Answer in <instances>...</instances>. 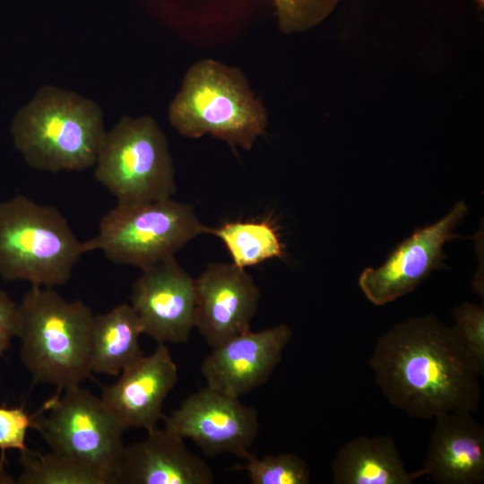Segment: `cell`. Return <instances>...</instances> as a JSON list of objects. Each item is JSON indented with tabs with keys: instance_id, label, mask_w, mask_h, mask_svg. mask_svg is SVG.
<instances>
[{
	"instance_id": "6da1fadb",
	"label": "cell",
	"mask_w": 484,
	"mask_h": 484,
	"mask_svg": "<svg viewBox=\"0 0 484 484\" xmlns=\"http://www.w3.org/2000/svg\"><path fill=\"white\" fill-rule=\"evenodd\" d=\"M369 364L387 401L412 419L479 410L484 371L454 325L434 315L393 324L378 337Z\"/></svg>"
},
{
	"instance_id": "7a4b0ae2",
	"label": "cell",
	"mask_w": 484,
	"mask_h": 484,
	"mask_svg": "<svg viewBox=\"0 0 484 484\" xmlns=\"http://www.w3.org/2000/svg\"><path fill=\"white\" fill-rule=\"evenodd\" d=\"M94 315L81 300L69 301L52 288L31 285L17 305L15 337L21 359L38 383L61 393L91 373Z\"/></svg>"
},
{
	"instance_id": "3957f363",
	"label": "cell",
	"mask_w": 484,
	"mask_h": 484,
	"mask_svg": "<svg viewBox=\"0 0 484 484\" xmlns=\"http://www.w3.org/2000/svg\"><path fill=\"white\" fill-rule=\"evenodd\" d=\"M106 132L96 102L52 85L39 89L11 126L27 164L50 172L93 167Z\"/></svg>"
},
{
	"instance_id": "277c9868",
	"label": "cell",
	"mask_w": 484,
	"mask_h": 484,
	"mask_svg": "<svg viewBox=\"0 0 484 484\" xmlns=\"http://www.w3.org/2000/svg\"><path fill=\"white\" fill-rule=\"evenodd\" d=\"M168 116L181 135L210 134L234 150H250L268 125L266 109L244 74L213 59L197 61L187 70Z\"/></svg>"
},
{
	"instance_id": "5b68a950",
	"label": "cell",
	"mask_w": 484,
	"mask_h": 484,
	"mask_svg": "<svg viewBox=\"0 0 484 484\" xmlns=\"http://www.w3.org/2000/svg\"><path fill=\"white\" fill-rule=\"evenodd\" d=\"M87 253L55 207L25 195L0 202V277L52 288L71 278Z\"/></svg>"
},
{
	"instance_id": "8992f818",
	"label": "cell",
	"mask_w": 484,
	"mask_h": 484,
	"mask_svg": "<svg viewBox=\"0 0 484 484\" xmlns=\"http://www.w3.org/2000/svg\"><path fill=\"white\" fill-rule=\"evenodd\" d=\"M208 227L191 205L172 197L117 203L101 218L97 235L84 242L86 252L99 250L117 264L144 269L175 255Z\"/></svg>"
},
{
	"instance_id": "52a82bcc",
	"label": "cell",
	"mask_w": 484,
	"mask_h": 484,
	"mask_svg": "<svg viewBox=\"0 0 484 484\" xmlns=\"http://www.w3.org/2000/svg\"><path fill=\"white\" fill-rule=\"evenodd\" d=\"M94 177L117 200L139 203L172 197L175 169L166 135L150 116H125L106 132Z\"/></svg>"
},
{
	"instance_id": "ba28073f",
	"label": "cell",
	"mask_w": 484,
	"mask_h": 484,
	"mask_svg": "<svg viewBox=\"0 0 484 484\" xmlns=\"http://www.w3.org/2000/svg\"><path fill=\"white\" fill-rule=\"evenodd\" d=\"M48 400L36 413L37 429L51 451L69 456L108 475L114 471L125 446V430L100 398L79 385Z\"/></svg>"
},
{
	"instance_id": "9c48e42d",
	"label": "cell",
	"mask_w": 484,
	"mask_h": 484,
	"mask_svg": "<svg viewBox=\"0 0 484 484\" xmlns=\"http://www.w3.org/2000/svg\"><path fill=\"white\" fill-rule=\"evenodd\" d=\"M468 212L463 200L431 225L416 229L377 268H366L359 286L375 306H384L413 291L434 271L446 267L445 245L458 238L455 228Z\"/></svg>"
},
{
	"instance_id": "30bf717a",
	"label": "cell",
	"mask_w": 484,
	"mask_h": 484,
	"mask_svg": "<svg viewBox=\"0 0 484 484\" xmlns=\"http://www.w3.org/2000/svg\"><path fill=\"white\" fill-rule=\"evenodd\" d=\"M163 419L167 430L190 439L210 456L231 454L248 459L259 431L255 408L207 385L188 395Z\"/></svg>"
},
{
	"instance_id": "8fae6325",
	"label": "cell",
	"mask_w": 484,
	"mask_h": 484,
	"mask_svg": "<svg viewBox=\"0 0 484 484\" xmlns=\"http://www.w3.org/2000/svg\"><path fill=\"white\" fill-rule=\"evenodd\" d=\"M130 305L143 333L158 343H186L194 328V280L168 258L142 270Z\"/></svg>"
},
{
	"instance_id": "7c38bea8",
	"label": "cell",
	"mask_w": 484,
	"mask_h": 484,
	"mask_svg": "<svg viewBox=\"0 0 484 484\" xmlns=\"http://www.w3.org/2000/svg\"><path fill=\"white\" fill-rule=\"evenodd\" d=\"M194 328L210 347L250 330L260 289L245 269L212 263L194 280Z\"/></svg>"
},
{
	"instance_id": "4fadbf2b",
	"label": "cell",
	"mask_w": 484,
	"mask_h": 484,
	"mask_svg": "<svg viewBox=\"0 0 484 484\" xmlns=\"http://www.w3.org/2000/svg\"><path fill=\"white\" fill-rule=\"evenodd\" d=\"M291 337L292 329L282 324L249 330L212 348L201 366L206 385L237 398L246 394L267 382Z\"/></svg>"
},
{
	"instance_id": "5bb4252c",
	"label": "cell",
	"mask_w": 484,
	"mask_h": 484,
	"mask_svg": "<svg viewBox=\"0 0 484 484\" xmlns=\"http://www.w3.org/2000/svg\"><path fill=\"white\" fill-rule=\"evenodd\" d=\"M177 367L165 343L124 369L114 384L102 389L101 401L125 428L151 431L163 419L162 408L177 381Z\"/></svg>"
},
{
	"instance_id": "9a60e30c",
	"label": "cell",
	"mask_w": 484,
	"mask_h": 484,
	"mask_svg": "<svg viewBox=\"0 0 484 484\" xmlns=\"http://www.w3.org/2000/svg\"><path fill=\"white\" fill-rule=\"evenodd\" d=\"M114 478L115 484H212L214 475L184 439L156 428L141 442L125 445Z\"/></svg>"
},
{
	"instance_id": "2e32d148",
	"label": "cell",
	"mask_w": 484,
	"mask_h": 484,
	"mask_svg": "<svg viewBox=\"0 0 484 484\" xmlns=\"http://www.w3.org/2000/svg\"><path fill=\"white\" fill-rule=\"evenodd\" d=\"M435 419L427 456L419 471L437 484H480L484 480V428L467 411Z\"/></svg>"
},
{
	"instance_id": "e0dca14e",
	"label": "cell",
	"mask_w": 484,
	"mask_h": 484,
	"mask_svg": "<svg viewBox=\"0 0 484 484\" xmlns=\"http://www.w3.org/2000/svg\"><path fill=\"white\" fill-rule=\"evenodd\" d=\"M334 484H412L421 475L409 472L394 440L361 436L338 450L333 462Z\"/></svg>"
},
{
	"instance_id": "ac0fdd59",
	"label": "cell",
	"mask_w": 484,
	"mask_h": 484,
	"mask_svg": "<svg viewBox=\"0 0 484 484\" xmlns=\"http://www.w3.org/2000/svg\"><path fill=\"white\" fill-rule=\"evenodd\" d=\"M141 322L128 304L94 315L91 333V372L118 376L143 356L139 337Z\"/></svg>"
},
{
	"instance_id": "d6986e66",
	"label": "cell",
	"mask_w": 484,
	"mask_h": 484,
	"mask_svg": "<svg viewBox=\"0 0 484 484\" xmlns=\"http://www.w3.org/2000/svg\"><path fill=\"white\" fill-rule=\"evenodd\" d=\"M207 233L219 238L239 268L254 266L285 255L284 245L270 220L229 221Z\"/></svg>"
},
{
	"instance_id": "ffe728a7",
	"label": "cell",
	"mask_w": 484,
	"mask_h": 484,
	"mask_svg": "<svg viewBox=\"0 0 484 484\" xmlns=\"http://www.w3.org/2000/svg\"><path fill=\"white\" fill-rule=\"evenodd\" d=\"M21 463L19 484H114L104 472L54 451L27 448L21 452Z\"/></svg>"
},
{
	"instance_id": "44dd1931",
	"label": "cell",
	"mask_w": 484,
	"mask_h": 484,
	"mask_svg": "<svg viewBox=\"0 0 484 484\" xmlns=\"http://www.w3.org/2000/svg\"><path fill=\"white\" fill-rule=\"evenodd\" d=\"M246 472L252 484H309L310 471L298 454L288 453L256 458L236 467Z\"/></svg>"
},
{
	"instance_id": "7402d4cb",
	"label": "cell",
	"mask_w": 484,
	"mask_h": 484,
	"mask_svg": "<svg viewBox=\"0 0 484 484\" xmlns=\"http://www.w3.org/2000/svg\"><path fill=\"white\" fill-rule=\"evenodd\" d=\"M281 31L303 32L323 22L341 0H272Z\"/></svg>"
},
{
	"instance_id": "603a6c76",
	"label": "cell",
	"mask_w": 484,
	"mask_h": 484,
	"mask_svg": "<svg viewBox=\"0 0 484 484\" xmlns=\"http://www.w3.org/2000/svg\"><path fill=\"white\" fill-rule=\"evenodd\" d=\"M454 325L464 346L484 371V306L462 302L454 309Z\"/></svg>"
},
{
	"instance_id": "cb8c5ba5",
	"label": "cell",
	"mask_w": 484,
	"mask_h": 484,
	"mask_svg": "<svg viewBox=\"0 0 484 484\" xmlns=\"http://www.w3.org/2000/svg\"><path fill=\"white\" fill-rule=\"evenodd\" d=\"M34 415H29L23 407L6 408L0 406V449H27L28 428L34 426Z\"/></svg>"
},
{
	"instance_id": "d4e9b609",
	"label": "cell",
	"mask_w": 484,
	"mask_h": 484,
	"mask_svg": "<svg viewBox=\"0 0 484 484\" xmlns=\"http://www.w3.org/2000/svg\"><path fill=\"white\" fill-rule=\"evenodd\" d=\"M17 305L0 289V360L15 337Z\"/></svg>"
},
{
	"instance_id": "484cf974",
	"label": "cell",
	"mask_w": 484,
	"mask_h": 484,
	"mask_svg": "<svg viewBox=\"0 0 484 484\" xmlns=\"http://www.w3.org/2000/svg\"><path fill=\"white\" fill-rule=\"evenodd\" d=\"M16 481L14 479L5 471L4 467V457L0 460V484H13Z\"/></svg>"
},
{
	"instance_id": "4316f807",
	"label": "cell",
	"mask_w": 484,
	"mask_h": 484,
	"mask_svg": "<svg viewBox=\"0 0 484 484\" xmlns=\"http://www.w3.org/2000/svg\"><path fill=\"white\" fill-rule=\"evenodd\" d=\"M480 9H483L484 7V0H473Z\"/></svg>"
}]
</instances>
